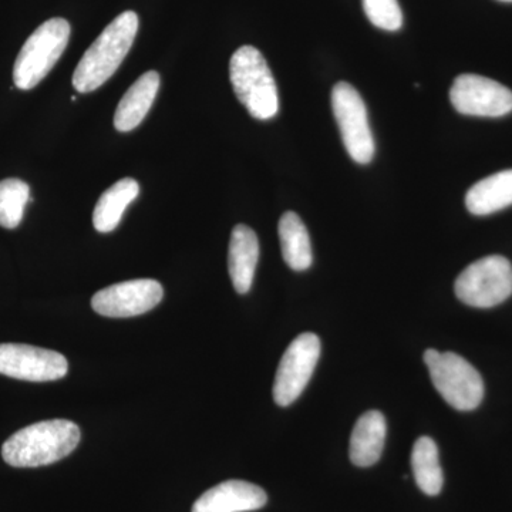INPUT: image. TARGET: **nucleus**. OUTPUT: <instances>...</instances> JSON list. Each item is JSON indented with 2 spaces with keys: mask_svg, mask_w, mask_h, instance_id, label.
I'll list each match as a JSON object with an SVG mask.
<instances>
[{
  "mask_svg": "<svg viewBox=\"0 0 512 512\" xmlns=\"http://www.w3.org/2000/svg\"><path fill=\"white\" fill-rule=\"evenodd\" d=\"M332 109L349 156L356 163L369 164L375 156V140L365 101L355 87L342 82L333 87Z\"/></svg>",
  "mask_w": 512,
  "mask_h": 512,
  "instance_id": "obj_7",
  "label": "nucleus"
},
{
  "mask_svg": "<svg viewBox=\"0 0 512 512\" xmlns=\"http://www.w3.org/2000/svg\"><path fill=\"white\" fill-rule=\"evenodd\" d=\"M500 2L512 3V0H500Z\"/></svg>",
  "mask_w": 512,
  "mask_h": 512,
  "instance_id": "obj_22",
  "label": "nucleus"
},
{
  "mask_svg": "<svg viewBox=\"0 0 512 512\" xmlns=\"http://www.w3.org/2000/svg\"><path fill=\"white\" fill-rule=\"evenodd\" d=\"M258 259L259 241L254 229L237 225L232 229L229 241L228 268L232 285L239 295L251 291Z\"/></svg>",
  "mask_w": 512,
  "mask_h": 512,
  "instance_id": "obj_13",
  "label": "nucleus"
},
{
  "mask_svg": "<svg viewBox=\"0 0 512 512\" xmlns=\"http://www.w3.org/2000/svg\"><path fill=\"white\" fill-rule=\"evenodd\" d=\"M229 76L238 100L254 119H274L279 110L278 89L271 69L258 49L239 47L231 57Z\"/></svg>",
  "mask_w": 512,
  "mask_h": 512,
  "instance_id": "obj_3",
  "label": "nucleus"
},
{
  "mask_svg": "<svg viewBox=\"0 0 512 512\" xmlns=\"http://www.w3.org/2000/svg\"><path fill=\"white\" fill-rule=\"evenodd\" d=\"M363 9L376 28L396 32L403 26V13L397 0H363Z\"/></svg>",
  "mask_w": 512,
  "mask_h": 512,
  "instance_id": "obj_21",
  "label": "nucleus"
},
{
  "mask_svg": "<svg viewBox=\"0 0 512 512\" xmlns=\"http://www.w3.org/2000/svg\"><path fill=\"white\" fill-rule=\"evenodd\" d=\"M69 372V362L55 350L22 343L0 345V375L26 382H53Z\"/></svg>",
  "mask_w": 512,
  "mask_h": 512,
  "instance_id": "obj_10",
  "label": "nucleus"
},
{
  "mask_svg": "<svg viewBox=\"0 0 512 512\" xmlns=\"http://www.w3.org/2000/svg\"><path fill=\"white\" fill-rule=\"evenodd\" d=\"M424 363L437 392L453 409L471 412L483 402V377L464 357L453 352L440 353L427 349Z\"/></svg>",
  "mask_w": 512,
  "mask_h": 512,
  "instance_id": "obj_4",
  "label": "nucleus"
},
{
  "mask_svg": "<svg viewBox=\"0 0 512 512\" xmlns=\"http://www.w3.org/2000/svg\"><path fill=\"white\" fill-rule=\"evenodd\" d=\"M30 201V187L18 178L0 181V227L15 229L23 220Z\"/></svg>",
  "mask_w": 512,
  "mask_h": 512,
  "instance_id": "obj_20",
  "label": "nucleus"
},
{
  "mask_svg": "<svg viewBox=\"0 0 512 512\" xmlns=\"http://www.w3.org/2000/svg\"><path fill=\"white\" fill-rule=\"evenodd\" d=\"M140 185L133 178H123L101 195L93 212L94 228L103 234L119 227L124 211L138 197Z\"/></svg>",
  "mask_w": 512,
  "mask_h": 512,
  "instance_id": "obj_18",
  "label": "nucleus"
},
{
  "mask_svg": "<svg viewBox=\"0 0 512 512\" xmlns=\"http://www.w3.org/2000/svg\"><path fill=\"white\" fill-rule=\"evenodd\" d=\"M512 205V170L500 171L478 181L466 195L467 210L473 215L494 214Z\"/></svg>",
  "mask_w": 512,
  "mask_h": 512,
  "instance_id": "obj_16",
  "label": "nucleus"
},
{
  "mask_svg": "<svg viewBox=\"0 0 512 512\" xmlns=\"http://www.w3.org/2000/svg\"><path fill=\"white\" fill-rule=\"evenodd\" d=\"M268 495L258 485L229 480L215 485L192 505V512H249L261 510Z\"/></svg>",
  "mask_w": 512,
  "mask_h": 512,
  "instance_id": "obj_12",
  "label": "nucleus"
},
{
  "mask_svg": "<svg viewBox=\"0 0 512 512\" xmlns=\"http://www.w3.org/2000/svg\"><path fill=\"white\" fill-rule=\"evenodd\" d=\"M457 298L473 308H494L512 295V265L501 255L485 256L467 266L454 285Z\"/></svg>",
  "mask_w": 512,
  "mask_h": 512,
  "instance_id": "obj_6",
  "label": "nucleus"
},
{
  "mask_svg": "<svg viewBox=\"0 0 512 512\" xmlns=\"http://www.w3.org/2000/svg\"><path fill=\"white\" fill-rule=\"evenodd\" d=\"M279 241L282 256L293 271H306L313 262L311 238L298 214L288 211L279 220Z\"/></svg>",
  "mask_w": 512,
  "mask_h": 512,
  "instance_id": "obj_17",
  "label": "nucleus"
},
{
  "mask_svg": "<svg viewBox=\"0 0 512 512\" xmlns=\"http://www.w3.org/2000/svg\"><path fill=\"white\" fill-rule=\"evenodd\" d=\"M414 480L426 495H439L443 488L444 477L441 470L439 448L430 437H420L414 443L412 451Z\"/></svg>",
  "mask_w": 512,
  "mask_h": 512,
  "instance_id": "obj_19",
  "label": "nucleus"
},
{
  "mask_svg": "<svg viewBox=\"0 0 512 512\" xmlns=\"http://www.w3.org/2000/svg\"><path fill=\"white\" fill-rule=\"evenodd\" d=\"M70 39V25L66 19L53 18L40 25L20 50L13 82L20 90H32L59 62Z\"/></svg>",
  "mask_w": 512,
  "mask_h": 512,
  "instance_id": "obj_5",
  "label": "nucleus"
},
{
  "mask_svg": "<svg viewBox=\"0 0 512 512\" xmlns=\"http://www.w3.org/2000/svg\"><path fill=\"white\" fill-rule=\"evenodd\" d=\"M320 357V339L315 333H302L285 350L274 382L278 406H291L308 386Z\"/></svg>",
  "mask_w": 512,
  "mask_h": 512,
  "instance_id": "obj_8",
  "label": "nucleus"
},
{
  "mask_svg": "<svg viewBox=\"0 0 512 512\" xmlns=\"http://www.w3.org/2000/svg\"><path fill=\"white\" fill-rule=\"evenodd\" d=\"M138 30L133 10L121 13L94 40L73 74V86L79 93H90L103 86L124 62Z\"/></svg>",
  "mask_w": 512,
  "mask_h": 512,
  "instance_id": "obj_2",
  "label": "nucleus"
},
{
  "mask_svg": "<svg viewBox=\"0 0 512 512\" xmlns=\"http://www.w3.org/2000/svg\"><path fill=\"white\" fill-rule=\"evenodd\" d=\"M386 434V419L379 410L360 416L350 436V461L357 467H372L382 457Z\"/></svg>",
  "mask_w": 512,
  "mask_h": 512,
  "instance_id": "obj_14",
  "label": "nucleus"
},
{
  "mask_svg": "<svg viewBox=\"0 0 512 512\" xmlns=\"http://www.w3.org/2000/svg\"><path fill=\"white\" fill-rule=\"evenodd\" d=\"M80 437L79 426L73 421H39L10 436L3 444L2 457L16 468L49 466L72 454Z\"/></svg>",
  "mask_w": 512,
  "mask_h": 512,
  "instance_id": "obj_1",
  "label": "nucleus"
},
{
  "mask_svg": "<svg viewBox=\"0 0 512 512\" xmlns=\"http://www.w3.org/2000/svg\"><path fill=\"white\" fill-rule=\"evenodd\" d=\"M160 89V74L151 70L137 80L119 103L114 116V127L121 133H128L140 126L156 100Z\"/></svg>",
  "mask_w": 512,
  "mask_h": 512,
  "instance_id": "obj_15",
  "label": "nucleus"
},
{
  "mask_svg": "<svg viewBox=\"0 0 512 512\" xmlns=\"http://www.w3.org/2000/svg\"><path fill=\"white\" fill-rule=\"evenodd\" d=\"M164 289L154 279H134L107 286L93 296L94 312L106 318H133L153 311L163 301Z\"/></svg>",
  "mask_w": 512,
  "mask_h": 512,
  "instance_id": "obj_11",
  "label": "nucleus"
},
{
  "mask_svg": "<svg viewBox=\"0 0 512 512\" xmlns=\"http://www.w3.org/2000/svg\"><path fill=\"white\" fill-rule=\"evenodd\" d=\"M454 109L464 116H507L512 111V92L503 84L478 74H461L450 90Z\"/></svg>",
  "mask_w": 512,
  "mask_h": 512,
  "instance_id": "obj_9",
  "label": "nucleus"
}]
</instances>
